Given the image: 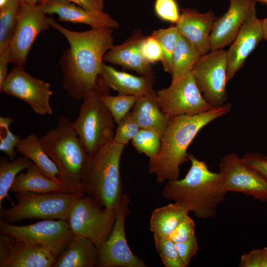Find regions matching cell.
Here are the masks:
<instances>
[{"instance_id": "obj_1", "label": "cell", "mask_w": 267, "mask_h": 267, "mask_svg": "<svg viewBox=\"0 0 267 267\" xmlns=\"http://www.w3.org/2000/svg\"><path fill=\"white\" fill-rule=\"evenodd\" d=\"M49 22L69 44L59 60L63 74L62 88L74 100L83 99L97 87L102 72L103 56L114 45L113 29L103 27L76 32L65 28L51 17Z\"/></svg>"}, {"instance_id": "obj_2", "label": "cell", "mask_w": 267, "mask_h": 267, "mask_svg": "<svg viewBox=\"0 0 267 267\" xmlns=\"http://www.w3.org/2000/svg\"><path fill=\"white\" fill-rule=\"evenodd\" d=\"M230 103L214 107L198 114L171 117L161 138L158 152L149 159L148 173L156 176V182L179 179V167L189 161L187 149L198 132L214 120L231 110Z\"/></svg>"}, {"instance_id": "obj_3", "label": "cell", "mask_w": 267, "mask_h": 267, "mask_svg": "<svg viewBox=\"0 0 267 267\" xmlns=\"http://www.w3.org/2000/svg\"><path fill=\"white\" fill-rule=\"evenodd\" d=\"M191 166L182 179L167 181L161 193L165 199L193 212L198 219L213 218L228 192L220 173L211 171L204 161L188 154Z\"/></svg>"}, {"instance_id": "obj_4", "label": "cell", "mask_w": 267, "mask_h": 267, "mask_svg": "<svg viewBox=\"0 0 267 267\" xmlns=\"http://www.w3.org/2000/svg\"><path fill=\"white\" fill-rule=\"evenodd\" d=\"M40 138L45 151L59 170L63 185L71 192L85 193L82 176L89 155L74 128L73 122L61 115L57 126Z\"/></svg>"}, {"instance_id": "obj_5", "label": "cell", "mask_w": 267, "mask_h": 267, "mask_svg": "<svg viewBox=\"0 0 267 267\" xmlns=\"http://www.w3.org/2000/svg\"><path fill=\"white\" fill-rule=\"evenodd\" d=\"M125 145L112 141L89 156L82 176L85 194L101 206L116 208L123 193L120 170Z\"/></svg>"}, {"instance_id": "obj_6", "label": "cell", "mask_w": 267, "mask_h": 267, "mask_svg": "<svg viewBox=\"0 0 267 267\" xmlns=\"http://www.w3.org/2000/svg\"><path fill=\"white\" fill-rule=\"evenodd\" d=\"M85 194L63 192L15 193L16 204L0 210V217L10 223L28 219L67 221L76 201Z\"/></svg>"}, {"instance_id": "obj_7", "label": "cell", "mask_w": 267, "mask_h": 267, "mask_svg": "<svg viewBox=\"0 0 267 267\" xmlns=\"http://www.w3.org/2000/svg\"><path fill=\"white\" fill-rule=\"evenodd\" d=\"M97 87L83 98L74 128L89 156L113 141L115 121L100 98L104 94Z\"/></svg>"}, {"instance_id": "obj_8", "label": "cell", "mask_w": 267, "mask_h": 267, "mask_svg": "<svg viewBox=\"0 0 267 267\" xmlns=\"http://www.w3.org/2000/svg\"><path fill=\"white\" fill-rule=\"evenodd\" d=\"M116 212V208L103 207L93 197L85 194L76 201L66 221L73 235L88 238L98 247L111 231Z\"/></svg>"}, {"instance_id": "obj_9", "label": "cell", "mask_w": 267, "mask_h": 267, "mask_svg": "<svg viewBox=\"0 0 267 267\" xmlns=\"http://www.w3.org/2000/svg\"><path fill=\"white\" fill-rule=\"evenodd\" d=\"M130 198L123 193L117 207L114 224L108 237L97 247V267H147L143 260L134 254L127 242L125 222L130 213Z\"/></svg>"}, {"instance_id": "obj_10", "label": "cell", "mask_w": 267, "mask_h": 267, "mask_svg": "<svg viewBox=\"0 0 267 267\" xmlns=\"http://www.w3.org/2000/svg\"><path fill=\"white\" fill-rule=\"evenodd\" d=\"M0 233L24 242L41 245L56 258L66 249L73 236L66 221L43 220L34 223L16 225L0 221Z\"/></svg>"}, {"instance_id": "obj_11", "label": "cell", "mask_w": 267, "mask_h": 267, "mask_svg": "<svg viewBox=\"0 0 267 267\" xmlns=\"http://www.w3.org/2000/svg\"><path fill=\"white\" fill-rule=\"evenodd\" d=\"M227 52L219 49L201 55L191 71L203 97L213 107L224 105L227 98Z\"/></svg>"}, {"instance_id": "obj_12", "label": "cell", "mask_w": 267, "mask_h": 267, "mask_svg": "<svg viewBox=\"0 0 267 267\" xmlns=\"http://www.w3.org/2000/svg\"><path fill=\"white\" fill-rule=\"evenodd\" d=\"M198 89L191 72L172 80L170 86L156 92L162 110L170 117L198 114L213 108Z\"/></svg>"}, {"instance_id": "obj_13", "label": "cell", "mask_w": 267, "mask_h": 267, "mask_svg": "<svg viewBox=\"0 0 267 267\" xmlns=\"http://www.w3.org/2000/svg\"><path fill=\"white\" fill-rule=\"evenodd\" d=\"M51 27L49 17L39 3L20 5L17 22L10 44L11 62L24 67L36 39L42 32Z\"/></svg>"}, {"instance_id": "obj_14", "label": "cell", "mask_w": 267, "mask_h": 267, "mask_svg": "<svg viewBox=\"0 0 267 267\" xmlns=\"http://www.w3.org/2000/svg\"><path fill=\"white\" fill-rule=\"evenodd\" d=\"M0 91L23 101L38 114H53L50 104L53 93L50 84L32 77L24 67H13L0 86Z\"/></svg>"}, {"instance_id": "obj_15", "label": "cell", "mask_w": 267, "mask_h": 267, "mask_svg": "<svg viewBox=\"0 0 267 267\" xmlns=\"http://www.w3.org/2000/svg\"><path fill=\"white\" fill-rule=\"evenodd\" d=\"M219 166V173L228 192L241 193L264 202L267 201V180L236 153L226 154Z\"/></svg>"}, {"instance_id": "obj_16", "label": "cell", "mask_w": 267, "mask_h": 267, "mask_svg": "<svg viewBox=\"0 0 267 267\" xmlns=\"http://www.w3.org/2000/svg\"><path fill=\"white\" fill-rule=\"evenodd\" d=\"M227 11L215 21L210 35L211 50L222 49L231 43L252 11L254 0H228Z\"/></svg>"}, {"instance_id": "obj_17", "label": "cell", "mask_w": 267, "mask_h": 267, "mask_svg": "<svg viewBox=\"0 0 267 267\" xmlns=\"http://www.w3.org/2000/svg\"><path fill=\"white\" fill-rule=\"evenodd\" d=\"M263 39L262 20L254 9L240 28L227 52L228 81L243 66L247 58Z\"/></svg>"}, {"instance_id": "obj_18", "label": "cell", "mask_w": 267, "mask_h": 267, "mask_svg": "<svg viewBox=\"0 0 267 267\" xmlns=\"http://www.w3.org/2000/svg\"><path fill=\"white\" fill-rule=\"evenodd\" d=\"M39 4L45 15L56 14L61 22L85 24L91 28L117 29L119 26L118 21L103 11L87 10L69 1L52 0Z\"/></svg>"}, {"instance_id": "obj_19", "label": "cell", "mask_w": 267, "mask_h": 267, "mask_svg": "<svg viewBox=\"0 0 267 267\" xmlns=\"http://www.w3.org/2000/svg\"><path fill=\"white\" fill-rule=\"evenodd\" d=\"M181 10L176 25L179 34L193 44L201 56L208 53L211 51L210 35L217 17L211 10L200 13L190 8Z\"/></svg>"}, {"instance_id": "obj_20", "label": "cell", "mask_w": 267, "mask_h": 267, "mask_svg": "<svg viewBox=\"0 0 267 267\" xmlns=\"http://www.w3.org/2000/svg\"><path fill=\"white\" fill-rule=\"evenodd\" d=\"M145 37L140 30H135L125 42L113 45L104 54L103 61L134 71L142 76L155 78L150 64L144 59L140 50Z\"/></svg>"}, {"instance_id": "obj_21", "label": "cell", "mask_w": 267, "mask_h": 267, "mask_svg": "<svg viewBox=\"0 0 267 267\" xmlns=\"http://www.w3.org/2000/svg\"><path fill=\"white\" fill-rule=\"evenodd\" d=\"M57 258L47 248L15 239L0 267H52Z\"/></svg>"}, {"instance_id": "obj_22", "label": "cell", "mask_w": 267, "mask_h": 267, "mask_svg": "<svg viewBox=\"0 0 267 267\" xmlns=\"http://www.w3.org/2000/svg\"><path fill=\"white\" fill-rule=\"evenodd\" d=\"M131 112L140 129L152 131L162 138L171 117L162 110L156 92L138 97Z\"/></svg>"}, {"instance_id": "obj_23", "label": "cell", "mask_w": 267, "mask_h": 267, "mask_svg": "<svg viewBox=\"0 0 267 267\" xmlns=\"http://www.w3.org/2000/svg\"><path fill=\"white\" fill-rule=\"evenodd\" d=\"M100 76L106 87L117 91L118 94L139 97L154 91L155 78L133 75L104 63Z\"/></svg>"}, {"instance_id": "obj_24", "label": "cell", "mask_w": 267, "mask_h": 267, "mask_svg": "<svg viewBox=\"0 0 267 267\" xmlns=\"http://www.w3.org/2000/svg\"><path fill=\"white\" fill-rule=\"evenodd\" d=\"M97 262L96 246L88 238L74 235L52 267H95Z\"/></svg>"}, {"instance_id": "obj_25", "label": "cell", "mask_w": 267, "mask_h": 267, "mask_svg": "<svg viewBox=\"0 0 267 267\" xmlns=\"http://www.w3.org/2000/svg\"><path fill=\"white\" fill-rule=\"evenodd\" d=\"M16 150L22 156L29 158L47 178L63 185L57 167L45 151L40 138L35 134L32 133L21 138Z\"/></svg>"}, {"instance_id": "obj_26", "label": "cell", "mask_w": 267, "mask_h": 267, "mask_svg": "<svg viewBox=\"0 0 267 267\" xmlns=\"http://www.w3.org/2000/svg\"><path fill=\"white\" fill-rule=\"evenodd\" d=\"M10 192L15 193L28 192L38 193L71 192L64 185L45 176L34 163L26 169V172L16 176Z\"/></svg>"}, {"instance_id": "obj_27", "label": "cell", "mask_w": 267, "mask_h": 267, "mask_svg": "<svg viewBox=\"0 0 267 267\" xmlns=\"http://www.w3.org/2000/svg\"><path fill=\"white\" fill-rule=\"evenodd\" d=\"M189 212L174 202L154 209L149 220V229L153 235L169 237Z\"/></svg>"}, {"instance_id": "obj_28", "label": "cell", "mask_w": 267, "mask_h": 267, "mask_svg": "<svg viewBox=\"0 0 267 267\" xmlns=\"http://www.w3.org/2000/svg\"><path fill=\"white\" fill-rule=\"evenodd\" d=\"M200 56L193 44L180 34L172 55V80L178 79L191 72Z\"/></svg>"}, {"instance_id": "obj_29", "label": "cell", "mask_w": 267, "mask_h": 267, "mask_svg": "<svg viewBox=\"0 0 267 267\" xmlns=\"http://www.w3.org/2000/svg\"><path fill=\"white\" fill-rule=\"evenodd\" d=\"M33 163L27 157L22 156L13 161L8 160L7 157L0 158V210L2 203L6 198L14 180L21 171L27 169Z\"/></svg>"}, {"instance_id": "obj_30", "label": "cell", "mask_w": 267, "mask_h": 267, "mask_svg": "<svg viewBox=\"0 0 267 267\" xmlns=\"http://www.w3.org/2000/svg\"><path fill=\"white\" fill-rule=\"evenodd\" d=\"M20 0H8L0 7V51L10 46L16 27Z\"/></svg>"}, {"instance_id": "obj_31", "label": "cell", "mask_w": 267, "mask_h": 267, "mask_svg": "<svg viewBox=\"0 0 267 267\" xmlns=\"http://www.w3.org/2000/svg\"><path fill=\"white\" fill-rule=\"evenodd\" d=\"M180 34L176 26L153 32L151 35L160 44L162 52V63L165 71L171 74L172 55Z\"/></svg>"}, {"instance_id": "obj_32", "label": "cell", "mask_w": 267, "mask_h": 267, "mask_svg": "<svg viewBox=\"0 0 267 267\" xmlns=\"http://www.w3.org/2000/svg\"><path fill=\"white\" fill-rule=\"evenodd\" d=\"M138 96L109 93L100 94V98L118 124L133 108Z\"/></svg>"}, {"instance_id": "obj_33", "label": "cell", "mask_w": 267, "mask_h": 267, "mask_svg": "<svg viewBox=\"0 0 267 267\" xmlns=\"http://www.w3.org/2000/svg\"><path fill=\"white\" fill-rule=\"evenodd\" d=\"M161 138L155 133L140 129L132 139V143L140 153H143L149 159L154 157L159 151Z\"/></svg>"}, {"instance_id": "obj_34", "label": "cell", "mask_w": 267, "mask_h": 267, "mask_svg": "<svg viewBox=\"0 0 267 267\" xmlns=\"http://www.w3.org/2000/svg\"><path fill=\"white\" fill-rule=\"evenodd\" d=\"M156 250L166 267H182L175 243L169 237L153 235Z\"/></svg>"}, {"instance_id": "obj_35", "label": "cell", "mask_w": 267, "mask_h": 267, "mask_svg": "<svg viewBox=\"0 0 267 267\" xmlns=\"http://www.w3.org/2000/svg\"><path fill=\"white\" fill-rule=\"evenodd\" d=\"M117 124L113 141L124 145L132 141L140 130L131 111Z\"/></svg>"}, {"instance_id": "obj_36", "label": "cell", "mask_w": 267, "mask_h": 267, "mask_svg": "<svg viewBox=\"0 0 267 267\" xmlns=\"http://www.w3.org/2000/svg\"><path fill=\"white\" fill-rule=\"evenodd\" d=\"M154 9L157 16L164 21L176 24L179 19L180 14L175 0H155Z\"/></svg>"}, {"instance_id": "obj_37", "label": "cell", "mask_w": 267, "mask_h": 267, "mask_svg": "<svg viewBox=\"0 0 267 267\" xmlns=\"http://www.w3.org/2000/svg\"><path fill=\"white\" fill-rule=\"evenodd\" d=\"M140 50L143 58L148 63L153 64L162 61V52L160 44L151 35L145 36L143 40Z\"/></svg>"}, {"instance_id": "obj_38", "label": "cell", "mask_w": 267, "mask_h": 267, "mask_svg": "<svg viewBox=\"0 0 267 267\" xmlns=\"http://www.w3.org/2000/svg\"><path fill=\"white\" fill-rule=\"evenodd\" d=\"M21 139L19 135L13 133L9 129L0 130V150L6 154L10 161L16 158V148Z\"/></svg>"}, {"instance_id": "obj_39", "label": "cell", "mask_w": 267, "mask_h": 267, "mask_svg": "<svg viewBox=\"0 0 267 267\" xmlns=\"http://www.w3.org/2000/svg\"><path fill=\"white\" fill-rule=\"evenodd\" d=\"M195 223L189 215L177 225L169 236L175 243L188 240L195 236Z\"/></svg>"}, {"instance_id": "obj_40", "label": "cell", "mask_w": 267, "mask_h": 267, "mask_svg": "<svg viewBox=\"0 0 267 267\" xmlns=\"http://www.w3.org/2000/svg\"><path fill=\"white\" fill-rule=\"evenodd\" d=\"M240 267H267V246L253 249L241 256Z\"/></svg>"}, {"instance_id": "obj_41", "label": "cell", "mask_w": 267, "mask_h": 267, "mask_svg": "<svg viewBox=\"0 0 267 267\" xmlns=\"http://www.w3.org/2000/svg\"><path fill=\"white\" fill-rule=\"evenodd\" d=\"M175 243L182 267L188 266L199 249L196 236L186 241Z\"/></svg>"}, {"instance_id": "obj_42", "label": "cell", "mask_w": 267, "mask_h": 267, "mask_svg": "<svg viewBox=\"0 0 267 267\" xmlns=\"http://www.w3.org/2000/svg\"><path fill=\"white\" fill-rule=\"evenodd\" d=\"M243 161L267 180V158L262 154L248 152L242 157Z\"/></svg>"}, {"instance_id": "obj_43", "label": "cell", "mask_w": 267, "mask_h": 267, "mask_svg": "<svg viewBox=\"0 0 267 267\" xmlns=\"http://www.w3.org/2000/svg\"><path fill=\"white\" fill-rule=\"evenodd\" d=\"M52 0H40L39 4H42ZM70 1L84 8L92 11H103V0H64Z\"/></svg>"}, {"instance_id": "obj_44", "label": "cell", "mask_w": 267, "mask_h": 267, "mask_svg": "<svg viewBox=\"0 0 267 267\" xmlns=\"http://www.w3.org/2000/svg\"><path fill=\"white\" fill-rule=\"evenodd\" d=\"M11 62L10 46L0 51V86H1L8 75L7 66Z\"/></svg>"}, {"instance_id": "obj_45", "label": "cell", "mask_w": 267, "mask_h": 267, "mask_svg": "<svg viewBox=\"0 0 267 267\" xmlns=\"http://www.w3.org/2000/svg\"><path fill=\"white\" fill-rule=\"evenodd\" d=\"M14 122V119L9 117H0V129L5 130L9 129L11 124Z\"/></svg>"}, {"instance_id": "obj_46", "label": "cell", "mask_w": 267, "mask_h": 267, "mask_svg": "<svg viewBox=\"0 0 267 267\" xmlns=\"http://www.w3.org/2000/svg\"><path fill=\"white\" fill-rule=\"evenodd\" d=\"M263 39L267 41V17L262 20Z\"/></svg>"}, {"instance_id": "obj_47", "label": "cell", "mask_w": 267, "mask_h": 267, "mask_svg": "<svg viewBox=\"0 0 267 267\" xmlns=\"http://www.w3.org/2000/svg\"><path fill=\"white\" fill-rule=\"evenodd\" d=\"M20 4L23 3H38L40 0H20Z\"/></svg>"}, {"instance_id": "obj_48", "label": "cell", "mask_w": 267, "mask_h": 267, "mask_svg": "<svg viewBox=\"0 0 267 267\" xmlns=\"http://www.w3.org/2000/svg\"><path fill=\"white\" fill-rule=\"evenodd\" d=\"M8 0H0V7L3 6Z\"/></svg>"}, {"instance_id": "obj_49", "label": "cell", "mask_w": 267, "mask_h": 267, "mask_svg": "<svg viewBox=\"0 0 267 267\" xmlns=\"http://www.w3.org/2000/svg\"><path fill=\"white\" fill-rule=\"evenodd\" d=\"M256 2H260L267 5V0H254Z\"/></svg>"}]
</instances>
